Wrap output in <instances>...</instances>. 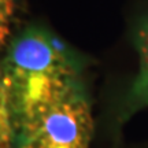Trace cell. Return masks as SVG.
I'll list each match as a JSON object with an SVG mask.
<instances>
[{
	"label": "cell",
	"instance_id": "5",
	"mask_svg": "<svg viewBox=\"0 0 148 148\" xmlns=\"http://www.w3.org/2000/svg\"><path fill=\"white\" fill-rule=\"evenodd\" d=\"M15 11V0H0V48L11 32V22Z\"/></svg>",
	"mask_w": 148,
	"mask_h": 148
},
{
	"label": "cell",
	"instance_id": "4",
	"mask_svg": "<svg viewBox=\"0 0 148 148\" xmlns=\"http://www.w3.org/2000/svg\"><path fill=\"white\" fill-rule=\"evenodd\" d=\"M15 123L12 108L0 69V148H14Z\"/></svg>",
	"mask_w": 148,
	"mask_h": 148
},
{
	"label": "cell",
	"instance_id": "2",
	"mask_svg": "<svg viewBox=\"0 0 148 148\" xmlns=\"http://www.w3.org/2000/svg\"><path fill=\"white\" fill-rule=\"evenodd\" d=\"M92 136L90 104L78 88L18 123L14 148H89Z\"/></svg>",
	"mask_w": 148,
	"mask_h": 148
},
{
	"label": "cell",
	"instance_id": "1",
	"mask_svg": "<svg viewBox=\"0 0 148 148\" xmlns=\"http://www.w3.org/2000/svg\"><path fill=\"white\" fill-rule=\"evenodd\" d=\"M0 69L15 126L82 88L77 66L66 49L37 29H29L12 41Z\"/></svg>",
	"mask_w": 148,
	"mask_h": 148
},
{
	"label": "cell",
	"instance_id": "3",
	"mask_svg": "<svg viewBox=\"0 0 148 148\" xmlns=\"http://www.w3.org/2000/svg\"><path fill=\"white\" fill-rule=\"evenodd\" d=\"M137 51L140 56V71L136 84L130 92V107L148 104V18L137 32Z\"/></svg>",
	"mask_w": 148,
	"mask_h": 148
}]
</instances>
